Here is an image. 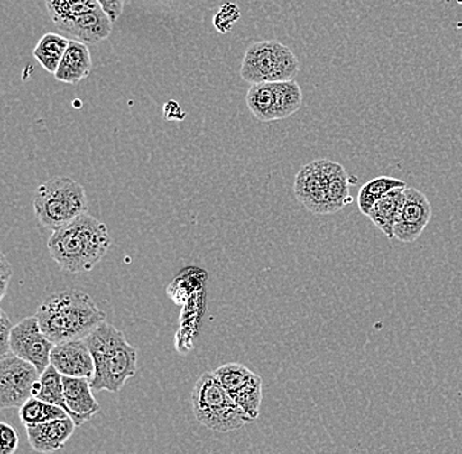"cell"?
<instances>
[{"label":"cell","instance_id":"ba28073f","mask_svg":"<svg viewBox=\"0 0 462 454\" xmlns=\"http://www.w3.org/2000/svg\"><path fill=\"white\" fill-rule=\"evenodd\" d=\"M302 101L301 87L294 79L253 85L245 97L251 114L262 123L288 118L301 108Z\"/></svg>","mask_w":462,"mask_h":454},{"label":"cell","instance_id":"484cf974","mask_svg":"<svg viewBox=\"0 0 462 454\" xmlns=\"http://www.w3.org/2000/svg\"><path fill=\"white\" fill-rule=\"evenodd\" d=\"M13 327L5 311L0 310V355L2 356L11 352L10 339Z\"/></svg>","mask_w":462,"mask_h":454},{"label":"cell","instance_id":"44dd1931","mask_svg":"<svg viewBox=\"0 0 462 454\" xmlns=\"http://www.w3.org/2000/svg\"><path fill=\"white\" fill-rule=\"evenodd\" d=\"M404 187H406V183H404L403 181L392 178V176H378V178L366 181V183L361 187L359 198H357L360 212L368 216L372 208L374 207L375 202L385 198L393 190Z\"/></svg>","mask_w":462,"mask_h":454},{"label":"cell","instance_id":"d6986e66","mask_svg":"<svg viewBox=\"0 0 462 454\" xmlns=\"http://www.w3.org/2000/svg\"><path fill=\"white\" fill-rule=\"evenodd\" d=\"M32 397L60 407L70 416V410L66 404L65 390H63V375L51 364L42 375H40V380L34 384Z\"/></svg>","mask_w":462,"mask_h":454},{"label":"cell","instance_id":"4316f807","mask_svg":"<svg viewBox=\"0 0 462 454\" xmlns=\"http://www.w3.org/2000/svg\"><path fill=\"white\" fill-rule=\"evenodd\" d=\"M11 277H13V267L5 254H2L0 255V299L5 297L8 285H10Z\"/></svg>","mask_w":462,"mask_h":454},{"label":"cell","instance_id":"6da1fadb","mask_svg":"<svg viewBox=\"0 0 462 454\" xmlns=\"http://www.w3.org/2000/svg\"><path fill=\"white\" fill-rule=\"evenodd\" d=\"M109 247L108 227L88 213L53 231L48 242L51 259L60 270L71 274L91 271Z\"/></svg>","mask_w":462,"mask_h":454},{"label":"cell","instance_id":"7a4b0ae2","mask_svg":"<svg viewBox=\"0 0 462 454\" xmlns=\"http://www.w3.org/2000/svg\"><path fill=\"white\" fill-rule=\"evenodd\" d=\"M36 317L43 334L54 344L86 339L106 320V312L79 289H68L49 297L37 309Z\"/></svg>","mask_w":462,"mask_h":454},{"label":"cell","instance_id":"83f0119b","mask_svg":"<svg viewBox=\"0 0 462 454\" xmlns=\"http://www.w3.org/2000/svg\"><path fill=\"white\" fill-rule=\"evenodd\" d=\"M104 11L111 17L112 22L116 23L121 16L125 5V0H97Z\"/></svg>","mask_w":462,"mask_h":454},{"label":"cell","instance_id":"7c38bea8","mask_svg":"<svg viewBox=\"0 0 462 454\" xmlns=\"http://www.w3.org/2000/svg\"><path fill=\"white\" fill-rule=\"evenodd\" d=\"M54 343L48 339L40 327L36 315L23 320L13 327L10 349L17 357L36 366L40 375L51 366V354Z\"/></svg>","mask_w":462,"mask_h":454},{"label":"cell","instance_id":"9a60e30c","mask_svg":"<svg viewBox=\"0 0 462 454\" xmlns=\"http://www.w3.org/2000/svg\"><path fill=\"white\" fill-rule=\"evenodd\" d=\"M27 427L28 442L34 452L51 454L62 449L66 442L70 440L77 424L70 416L48 423L33 424Z\"/></svg>","mask_w":462,"mask_h":454},{"label":"cell","instance_id":"5bb4252c","mask_svg":"<svg viewBox=\"0 0 462 454\" xmlns=\"http://www.w3.org/2000/svg\"><path fill=\"white\" fill-rule=\"evenodd\" d=\"M51 364L65 377L87 378L91 381L95 375L94 357L85 339L54 344Z\"/></svg>","mask_w":462,"mask_h":454},{"label":"cell","instance_id":"2e32d148","mask_svg":"<svg viewBox=\"0 0 462 454\" xmlns=\"http://www.w3.org/2000/svg\"><path fill=\"white\" fill-rule=\"evenodd\" d=\"M63 390H65L66 404L70 410V418L77 427L83 426L92 416L100 412V404L95 398L91 381L87 378L63 375Z\"/></svg>","mask_w":462,"mask_h":454},{"label":"cell","instance_id":"9c48e42d","mask_svg":"<svg viewBox=\"0 0 462 454\" xmlns=\"http://www.w3.org/2000/svg\"><path fill=\"white\" fill-rule=\"evenodd\" d=\"M39 380L36 366L13 352L3 355L0 360V407L3 410L20 409L32 398V389Z\"/></svg>","mask_w":462,"mask_h":454},{"label":"cell","instance_id":"7402d4cb","mask_svg":"<svg viewBox=\"0 0 462 454\" xmlns=\"http://www.w3.org/2000/svg\"><path fill=\"white\" fill-rule=\"evenodd\" d=\"M19 416L24 426H33V424L48 423L56 419L68 418L69 413L60 407L32 397L20 407Z\"/></svg>","mask_w":462,"mask_h":454},{"label":"cell","instance_id":"52a82bcc","mask_svg":"<svg viewBox=\"0 0 462 454\" xmlns=\"http://www.w3.org/2000/svg\"><path fill=\"white\" fill-rule=\"evenodd\" d=\"M299 71L296 54L274 40L251 43L241 66V77L251 86L293 80Z\"/></svg>","mask_w":462,"mask_h":454},{"label":"cell","instance_id":"3957f363","mask_svg":"<svg viewBox=\"0 0 462 454\" xmlns=\"http://www.w3.org/2000/svg\"><path fill=\"white\" fill-rule=\"evenodd\" d=\"M85 340L94 357L92 390L115 394L120 392L137 373V349L130 346L123 331L108 322L97 326Z\"/></svg>","mask_w":462,"mask_h":454},{"label":"cell","instance_id":"277c9868","mask_svg":"<svg viewBox=\"0 0 462 454\" xmlns=\"http://www.w3.org/2000/svg\"><path fill=\"white\" fill-rule=\"evenodd\" d=\"M196 421L219 433L241 430L253 419L236 403L213 372L202 373L190 394Z\"/></svg>","mask_w":462,"mask_h":454},{"label":"cell","instance_id":"8fae6325","mask_svg":"<svg viewBox=\"0 0 462 454\" xmlns=\"http://www.w3.org/2000/svg\"><path fill=\"white\" fill-rule=\"evenodd\" d=\"M339 169L340 164L337 162L319 159L306 164L297 173L294 181V193L309 212L320 214V216L328 214L326 213V193L331 179Z\"/></svg>","mask_w":462,"mask_h":454},{"label":"cell","instance_id":"8992f818","mask_svg":"<svg viewBox=\"0 0 462 454\" xmlns=\"http://www.w3.org/2000/svg\"><path fill=\"white\" fill-rule=\"evenodd\" d=\"M46 10L62 33L89 45L108 39L114 25L97 0H46Z\"/></svg>","mask_w":462,"mask_h":454},{"label":"cell","instance_id":"5b68a950","mask_svg":"<svg viewBox=\"0 0 462 454\" xmlns=\"http://www.w3.org/2000/svg\"><path fill=\"white\" fill-rule=\"evenodd\" d=\"M33 208L40 224L56 231L88 213V201L83 185L69 176H56L40 185Z\"/></svg>","mask_w":462,"mask_h":454},{"label":"cell","instance_id":"603a6c76","mask_svg":"<svg viewBox=\"0 0 462 454\" xmlns=\"http://www.w3.org/2000/svg\"><path fill=\"white\" fill-rule=\"evenodd\" d=\"M351 202L349 175L346 173L345 167L340 166L334 178L331 179L330 184H328V193H326V213L339 212Z\"/></svg>","mask_w":462,"mask_h":454},{"label":"cell","instance_id":"4fadbf2b","mask_svg":"<svg viewBox=\"0 0 462 454\" xmlns=\"http://www.w3.org/2000/svg\"><path fill=\"white\" fill-rule=\"evenodd\" d=\"M432 205L417 188H406L404 204L394 227V238L403 243H412L420 238L431 221Z\"/></svg>","mask_w":462,"mask_h":454},{"label":"cell","instance_id":"cb8c5ba5","mask_svg":"<svg viewBox=\"0 0 462 454\" xmlns=\"http://www.w3.org/2000/svg\"><path fill=\"white\" fill-rule=\"evenodd\" d=\"M238 7L236 5H225L224 7L219 10L215 19V25L217 31L225 33L233 27L234 23L238 22L239 19Z\"/></svg>","mask_w":462,"mask_h":454},{"label":"cell","instance_id":"ffe728a7","mask_svg":"<svg viewBox=\"0 0 462 454\" xmlns=\"http://www.w3.org/2000/svg\"><path fill=\"white\" fill-rule=\"evenodd\" d=\"M69 43L70 42L60 34H43L34 48L33 56L46 71L56 74L60 60L68 51Z\"/></svg>","mask_w":462,"mask_h":454},{"label":"cell","instance_id":"e0dca14e","mask_svg":"<svg viewBox=\"0 0 462 454\" xmlns=\"http://www.w3.org/2000/svg\"><path fill=\"white\" fill-rule=\"evenodd\" d=\"M92 58L87 43L71 40L54 77L69 85H78L91 74Z\"/></svg>","mask_w":462,"mask_h":454},{"label":"cell","instance_id":"d4e9b609","mask_svg":"<svg viewBox=\"0 0 462 454\" xmlns=\"http://www.w3.org/2000/svg\"><path fill=\"white\" fill-rule=\"evenodd\" d=\"M0 436H2V449L0 454H14L19 447V435L11 424L0 423Z\"/></svg>","mask_w":462,"mask_h":454},{"label":"cell","instance_id":"ac0fdd59","mask_svg":"<svg viewBox=\"0 0 462 454\" xmlns=\"http://www.w3.org/2000/svg\"><path fill=\"white\" fill-rule=\"evenodd\" d=\"M406 188L393 190L385 198L375 202L368 214V218L374 222V227L383 231L388 239L394 238L395 222L403 208Z\"/></svg>","mask_w":462,"mask_h":454},{"label":"cell","instance_id":"30bf717a","mask_svg":"<svg viewBox=\"0 0 462 454\" xmlns=\"http://www.w3.org/2000/svg\"><path fill=\"white\" fill-rule=\"evenodd\" d=\"M213 375L236 403L255 422L263 399L262 378L238 363L225 364L217 368Z\"/></svg>","mask_w":462,"mask_h":454}]
</instances>
